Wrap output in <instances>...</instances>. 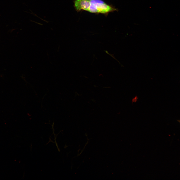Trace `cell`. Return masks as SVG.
<instances>
[{
	"mask_svg": "<svg viewBox=\"0 0 180 180\" xmlns=\"http://www.w3.org/2000/svg\"><path fill=\"white\" fill-rule=\"evenodd\" d=\"M95 2L96 14H107L117 10L112 6L106 4L101 0H95Z\"/></svg>",
	"mask_w": 180,
	"mask_h": 180,
	"instance_id": "1",
	"label": "cell"
},
{
	"mask_svg": "<svg viewBox=\"0 0 180 180\" xmlns=\"http://www.w3.org/2000/svg\"><path fill=\"white\" fill-rule=\"evenodd\" d=\"M74 7L79 12L82 10L89 11L90 6V0H74Z\"/></svg>",
	"mask_w": 180,
	"mask_h": 180,
	"instance_id": "2",
	"label": "cell"
},
{
	"mask_svg": "<svg viewBox=\"0 0 180 180\" xmlns=\"http://www.w3.org/2000/svg\"><path fill=\"white\" fill-rule=\"evenodd\" d=\"M138 99V96H136L134 98L132 99V104H133V102H136Z\"/></svg>",
	"mask_w": 180,
	"mask_h": 180,
	"instance_id": "3",
	"label": "cell"
}]
</instances>
